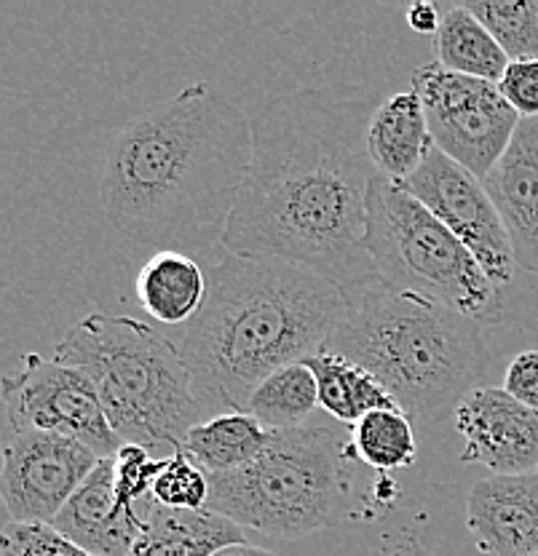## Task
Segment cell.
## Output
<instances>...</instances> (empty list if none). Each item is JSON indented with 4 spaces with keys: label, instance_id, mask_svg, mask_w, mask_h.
Masks as SVG:
<instances>
[{
    "label": "cell",
    "instance_id": "cell-1",
    "mask_svg": "<svg viewBox=\"0 0 538 556\" xmlns=\"http://www.w3.org/2000/svg\"><path fill=\"white\" fill-rule=\"evenodd\" d=\"M384 104L367 86H303L252 115V161L223 247L241 257L303 265L349 303L380 287L367 252V150Z\"/></svg>",
    "mask_w": 538,
    "mask_h": 556
},
{
    "label": "cell",
    "instance_id": "cell-2",
    "mask_svg": "<svg viewBox=\"0 0 538 556\" xmlns=\"http://www.w3.org/2000/svg\"><path fill=\"white\" fill-rule=\"evenodd\" d=\"M252 161V118L210 84L153 104L108 144L100 201L118 233L161 252L223 241Z\"/></svg>",
    "mask_w": 538,
    "mask_h": 556
},
{
    "label": "cell",
    "instance_id": "cell-3",
    "mask_svg": "<svg viewBox=\"0 0 538 556\" xmlns=\"http://www.w3.org/2000/svg\"><path fill=\"white\" fill-rule=\"evenodd\" d=\"M207 283L204 308L172 334L207 413H245L260 382L324 351L351 311L333 281L274 257L228 254Z\"/></svg>",
    "mask_w": 538,
    "mask_h": 556
},
{
    "label": "cell",
    "instance_id": "cell-4",
    "mask_svg": "<svg viewBox=\"0 0 538 556\" xmlns=\"http://www.w3.org/2000/svg\"><path fill=\"white\" fill-rule=\"evenodd\" d=\"M324 351L367 369L415 422L459 407L488 367L477 321L384 283L351 303Z\"/></svg>",
    "mask_w": 538,
    "mask_h": 556
},
{
    "label": "cell",
    "instance_id": "cell-5",
    "mask_svg": "<svg viewBox=\"0 0 538 556\" xmlns=\"http://www.w3.org/2000/svg\"><path fill=\"white\" fill-rule=\"evenodd\" d=\"M57 362L95 382L124 444L177 452L207 409L172 338L132 316L89 313L54 345Z\"/></svg>",
    "mask_w": 538,
    "mask_h": 556
},
{
    "label": "cell",
    "instance_id": "cell-6",
    "mask_svg": "<svg viewBox=\"0 0 538 556\" xmlns=\"http://www.w3.org/2000/svg\"><path fill=\"white\" fill-rule=\"evenodd\" d=\"M351 428L316 415L300 428L271 431L250 466L210 477L207 508L281 541L329 530L351 514Z\"/></svg>",
    "mask_w": 538,
    "mask_h": 556
},
{
    "label": "cell",
    "instance_id": "cell-7",
    "mask_svg": "<svg viewBox=\"0 0 538 556\" xmlns=\"http://www.w3.org/2000/svg\"><path fill=\"white\" fill-rule=\"evenodd\" d=\"M367 252L391 292L418 294L479 327H499L506 318L501 287L461 239L402 185L380 174L367 195Z\"/></svg>",
    "mask_w": 538,
    "mask_h": 556
},
{
    "label": "cell",
    "instance_id": "cell-8",
    "mask_svg": "<svg viewBox=\"0 0 538 556\" xmlns=\"http://www.w3.org/2000/svg\"><path fill=\"white\" fill-rule=\"evenodd\" d=\"M410 89L424 104L437 150L474 177H488L523 121L503 100L499 84L448 73L431 62L413 70Z\"/></svg>",
    "mask_w": 538,
    "mask_h": 556
},
{
    "label": "cell",
    "instance_id": "cell-9",
    "mask_svg": "<svg viewBox=\"0 0 538 556\" xmlns=\"http://www.w3.org/2000/svg\"><path fill=\"white\" fill-rule=\"evenodd\" d=\"M3 402L14 433H60L100 457H115L124 444L110 426L95 382L57 358L25 353L20 369L3 380Z\"/></svg>",
    "mask_w": 538,
    "mask_h": 556
},
{
    "label": "cell",
    "instance_id": "cell-10",
    "mask_svg": "<svg viewBox=\"0 0 538 556\" xmlns=\"http://www.w3.org/2000/svg\"><path fill=\"white\" fill-rule=\"evenodd\" d=\"M402 188L453 230L496 287L512 281L517 265L512 239L483 179L434 148L424 166Z\"/></svg>",
    "mask_w": 538,
    "mask_h": 556
},
{
    "label": "cell",
    "instance_id": "cell-11",
    "mask_svg": "<svg viewBox=\"0 0 538 556\" xmlns=\"http://www.w3.org/2000/svg\"><path fill=\"white\" fill-rule=\"evenodd\" d=\"M102 457L71 437L14 433L3 450L0 492L14 521L51 525Z\"/></svg>",
    "mask_w": 538,
    "mask_h": 556
},
{
    "label": "cell",
    "instance_id": "cell-12",
    "mask_svg": "<svg viewBox=\"0 0 538 556\" xmlns=\"http://www.w3.org/2000/svg\"><path fill=\"white\" fill-rule=\"evenodd\" d=\"M464 437L461 463H479L496 477L538 468V409L525 407L503 388H474L453 413Z\"/></svg>",
    "mask_w": 538,
    "mask_h": 556
},
{
    "label": "cell",
    "instance_id": "cell-13",
    "mask_svg": "<svg viewBox=\"0 0 538 556\" xmlns=\"http://www.w3.org/2000/svg\"><path fill=\"white\" fill-rule=\"evenodd\" d=\"M466 530L488 556H538V473L479 479L466 497Z\"/></svg>",
    "mask_w": 538,
    "mask_h": 556
},
{
    "label": "cell",
    "instance_id": "cell-14",
    "mask_svg": "<svg viewBox=\"0 0 538 556\" xmlns=\"http://www.w3.org/2000/svg\"><path fill=\"white\" fill-rule=\"evenodd\" d=\"M483 182L499 206L517 265L538 274V118L520 121L512 144Z\"/></svg>",
    "mask_w": 538,
    "mask_h": 556
},
{
    "label": "cell",
    "instance_id": "cell-15",
    "mask_svg": "<svg viewBox=\"0 0 538 556\" xmlns=\"http://www.w3.org/2000/svg\"><path fill=\"white\" fill-rule=\"evenodd\" d=\"M51 527L95 556H129L145 519L140 508L121 506L113 482V457H102Z\"/></svg>",
    "mask_w": 538,
    "mask_h": 556
},
{
    "label": "cell",
    "instance_id": "cell-16",
    "mask_svg": "<svg viewBox=\"0 0 538 556\" xmlns=\"http://www.w3.org/2000/svg\"><path fill=\"white\" fill-rule=\"evenodd\" d=\"M434 137L426 121V110L413 89L384 100L373 115L367 135V150L380 177L404 185L429 159Z\"/></svg>",
    "mask_w": 538,
    "mask_h": 556
},
{
    "label": "cell",
    "instance_id": "cell-17",
    "mask_svg": "<svg viewBox=\"0 0 538 556\" xmlns=\"http://www.w3.org/2000/svg\"><path fill=\"white\" fill-rule=\"evenodd\" d=\"M140 514L145 527L129 556H212L220 548L247 543L245 527L210 511H175L148 497Z\"/></svg>",
    "mask_w": 538,
    "mask_h": 556
},
{
    "label": "cell",
    "instance_id": "cell-18",
    "mask_svg": "<svg viewBox=\"0 0 538 556\" xmlns=\"http://www.w3.org/2000/svg\"><path fill=\"white\" fill-rule=\"evenodd\" d=\"M207 274L185 252H155L137 274L140 308L166 327H185L207 300Z\"/></svg>",
    "mask_w": 538,
    "mask_h": 556
},
{
    "label": "cell",
    "instance_id": "cell-19",
    "mask_svg": "<svg viewBox=\"0 0 538 556\" xmlns=\"http://www.w3.org/2000/svg\"><path fill=\"white\" fill-rule=\"evenodd\" d=\"M434 62L448 73L468 75L488 84H499L512 65L499 40L464 3L448 5L442 11V25L434 35Z\"/></svg>",
    "mask_w": 538,
    "mask_h": 556
},
{
    "label": "cell",
    "instance_id": "cell-20",
    "mask_svg": "<svg viewBox=\"0 0 538 556\" xmlns=\"http://www.w3.org/2000/svg\"><path fill=\"white\" fill-rule=\"evenodd\" d=\"M303 362L309 364L316 386H320L324 415L335 417L343 426H356L364 415L375 413V409L399 407L378 378H373L367 369H362L351 358L338 356L333 351H320Z\"/></svg>",
    "mask_w": 538,
    "mask_h": 556
},
{
    "label": "cell",
    "instance_id": "cell-21",
    "mask_svg": "<svg viewBox=\"0 0 538 556\" xmlns=\"http://www.w3.org/2000/svg\"><path fill=\"white\" fill-rule=\"evenodd\" d=\"M268 437L271 431H265L250 413H220L199 422L179 450L215 477L250 466L265 450Z\"/></svg>",
    "mask_w": 538,
    "mask_h": 556
},
{
    "label": "cell",
    "instance_id": "cell-22",
    "mask_svg": "<svg viewBox=\"0 0 538 556\" xmlns=\"http://www.w3.org/2000/svg\"><path fill=\"white\" fill-rule=\"evenodd\" d=\"M320 407L314 372L305 362H292L254 388L245 413H250L265 431H289L314 420Z\"/></svg>",
    "mask_w": 538,
    "mask_h": 556
},
{
    "label": "cell",
    "instance_id": "cell-23",
    "mask_svg": "<svg viewBox=\"0 0 538 556\" xmlns=\"http://www.w3.org/2000/svg\"><path fill=\"white\" fill-rule=\"evenodd\" d=\"M351 455L380 473L402 471L415 463L413 420L402 409H375L351 426Z\"/></svg>",
    "mask_w": 538,
    "mask_h": 556
},
{
    "label": "cell",
    "instance_id": "cell-24",
    "mask_svg": "<svg viewBox=\"0 0 538 556\" xmlns=\"http://www.w3.org/2000/svg\"><path fill=\"white\" fill-rule=\"evenodd\" d=\"M488 33L499 40L509 62L538 60V0L528 3H464Z\"/></svg>",
    "mask_w": 538,
    "mask_h": 556
},
{
    "label": "cell",
    "instance_id": "cell-25",
    "mask_svg": "<svg viewBox=\"0 0 538 556\" xmlns=\"http://www.w3.org/2000/svg\"><path fill=\"white\" fill-rule=\"evenodd\" d=\"M150 497L159 506L175 511H204L210 503V473L196 466L183 450H177L166 457Z\"/></svg>",
    "mask_w": 538,
    "mask_h": 556
},
{
    "label": "cell",
    "instance_id": "cell-26",
    "mask_svg": "<svg viewBox=\"0 0 538 556\" xmlns=\"http://www.w3.org/2000/svg\"><path fill=\"white\" fill-rule=\"evenodd\" d=\"M164 463L166 457H153L142 444H121L113 457V482L121 506L137 508L148 501Z\"/></svg>",
    "mask_w": 538,
    "mask_h": 556
},
{
    "label": "cell",
    "instance_id": "cell-27",
    "mask_svg": "<svg viewBox=\"0 0 538 556\" xmlns=\"http://www.w3.org/2000/svg\"><path fill=\"white\" fill-rule=\"evenodd\" d=\"M0 548H3V556H95L75 546L57 527L14 519L5 525Z\"/></svg>",
    "mask_w": 538,
    "mask_h": 556
},
{
    "label": "cell",
    "instance_id": "cell-28",
    "mask_svg": "<svg viewBox=\"0 0 538 556\" xmlns=\"http://www.w3.org/2000/svg\"><path fill=\"white\" fill-rule=\"evenodd\" d=\"M499 89L520 118H538V60L512 62L499 80Z\"/></svg>",
    "mask_w": 538,
    "mask_h": 556
},
{
    "label": "cell",
    "instance_id": "cell-29",
    "mask_svg": "<svg viewBox=\"0 0 538 556\" xmlns=\"http://www.w3.org/2000/svg\"><path fill=\"white\" fill-rule=\"evenodd\" d=\"M503 391L525 407L538 409V351H523L509 362Z\"/></svg>",
    "mask_w": 538,
    "mask_h": 556
},
{
    "label": "cell",
    "instance_id": "cell-30",
    "mask_svg": "<svg viewBox=\"0 0 538 556\" xmlns=\"http://www.w3.org/2000/svg\"><path fill=\"white\" fill-rule=\"evenodd\" d=\"M410 30L418 35H437L439 25H442V9L437 3H413L404 11Z\"/></svg>",
    "mask_w": 538,
    "mask_h": 556
},
{
    "label": "cell",
    "instance_id": "cell-31",
    "mask_svg": "<svg viewBox=\"0 0 538 556\" xmlns=\"http://www.w3.org/2000/svg\"><path fill=\"white\" fill-rule=\"evenodd\" d=\"M212 556H276L274 552H265V548L250 546V543H234V546H225L220 548L217 554Z\"/></svg>",
    "mask_w": 538,
    "mask_h": 556
},
{
    "label": "cell",
    "instance_id": "cell-32",
    "mask_svg": "<svg viewBox=\"0 0 538 556\" xmlns=\"http://www.w3.org/2000/svg\"><path fill=\"white\" fill-rule=\"evenodd\" d=\"M536 473H538V468H536Z\"/></svg>",
    "mask_w": 538,
    "mask_h": 556
}]
</instances>
